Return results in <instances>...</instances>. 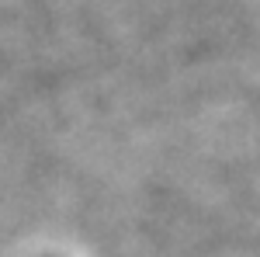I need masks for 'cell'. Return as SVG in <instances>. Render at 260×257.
I'll return each mask as SVG.
<instances>
[]
</instances>
